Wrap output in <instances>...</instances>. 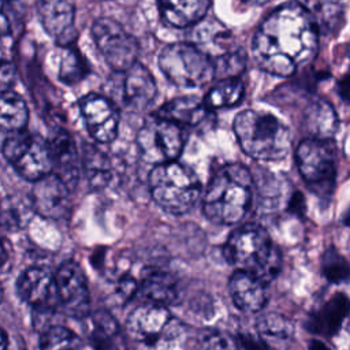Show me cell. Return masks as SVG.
Segmentation results:
<instances>
[{
  "label": "cell",
  "instance_id": "1",
  "mask_svg": "<svg viewBox=\"0 0 350 350\" xmlns=\"http://www.w3.org/2000/svg\"><path fill=\"white\" fill-rule=\"evenodd\" d=\"M319 29L313 14L301 3L290 1L273 10L252 40L256 64L276 77H291L317 53Z\"/></svg>",
  "mask_w": 350,
  "mask_h": 350
},
{
  "label": "cell",
  "instance_id": "2",
  "mask_svg": "<svg viewBox=\"0 0 350 350\" xmlns=\"http://www.w3.org/2000/svg\"><path fill=\"white\" fill-rule=\"evenodd\" d=\"M253 178L239 163L220 167L206 187L202 200L204 215L221 226L237 224L252 208Z\"/></svg>",
  "mask_w": 350,
  "mask_h": 350
},
{
  "label": "cell",
  "instance_id": "3",
  "mask_svg": "<svg viewBox=\"0 0 350 350\" xmlns=\"http://www.w3.org/2000/svg\"><path fill=\"white\" fill-rule=\"evenodd\" d=\"M223 254L228 264L258 279L272 282L282 269V254L265 228L247 223L234 230L224 243Z\"/></svg>",
  "mask_w": 350,
  "mask_h": 350
},
{
  "label": "cell",
  "instance_id": "4",
  "mask_svg": "<svg viewBox=\"0 0 350 350\" xmlns=\"http://www.w3.org/2000/svg\"><path fill=\"white\" fill-rule=\"evenodd\" d=\"M234 133L241 149L254 160L278 161L291 148L288 127L268 112L241 111L234 119Z\"/></svg>",
  "mask_w": 350,
  "mask_h": 350
},
{
  "label": "cell",
  "instance_id": "5",
  "mask_svg": "<svg viewBox=\"0 0 350 350\" xmlns=\"http://www.w3.org/2000/svg\"><path fill=\"white\" fill-rule=\"evenodd\" d=\"M148 180L154 202L171 215L187 213L201 196L202 187L198 176L178 161L154 165Z\"/></svg>",
  "mask_w": 350,
  "mask_h": 350
},
{
  "label": "cell",
  "instance_id": "6",
  "mask_svg": "<svg viewBox=\"0 0 350 350\" xmlns=\"http://www.w3.org/2000/svg\"><path fill=\"white\" fill-rule=\"evenodd\" d=\"M163 75L180 88H200L215 78L212 57L191 42L165 45L159 55Z\"/></svg>",
  "mask_w": 350,
  "mask_h": 350
},
{
  "label": "cell",
  "instance_id": "7",
  "mask_svg": "<svg viewBox=\"0 0 350 350\" xmlns=\"http://www.w3.org/2000/svg\"><path fill=\"white\" fill-rule=\"evenodd\" d=\"M339 153L335 141L304 138L295 149V164L305 183L320 196L332 191L338 174Z\"/></svg>",
  "mask_w": 350,
  "mask_h": 350
},
{
  "label": "cell",
  "instance_id": "8",
  "mask_svg": "<svg viewBox=\"0 0 350 350\" xmlns=\"http://www.w3.org/2000/svg\"><path fill=\"white\" fill-rule=\"evenodd\" d=\"M185 142V130L156 113L145 120L137 134V146L141 157L153 165L176 161Z\"/></svg>",
  "mask_w": 350,
  "mask_h": 350
},
{
  "label": "cell",
  "instance_id": "9",
  "mask_svg": "<svg viewBox=\"0 0 350 350\" xmlns=\"http://www.w3.org/2000/svg\"><path fill=\"white\" fill-rule=\"evenodd\" d=\"M3 154L15 171L25 179L36 182L52 172L48 144L26 130L12 133L3 145Z\"/></svg>",
  "mask_w": 350,
  "mask_h": 350
},
{
  "label": "cell",
  "instance_id": "10",
  "mask_svg": "<svg viewBox=\"0 0 350 350\" xmlns=\"http://www.w3.org/2000/svg\"><path fill=\"white\" fill-rule=\"evenodd\" d=\"M92 36L96 46L113 71L124 72L137 63L139 44L118 21L107 16L96 19L92 26Z\"/></svg>",
  "mask_w": 350,
  "mask_h": 350
},
{
  "label": "cell",
  "instance_id": "11",
  "mask_svg": "<svg viewBox=\"0 0 350 350\" xmlns=\"http://www.w3.org/2000/svg\"><path fill=\"white\" fill-rule=\"evenodd\" d=\"M59 306L71 317L82 319L89 313L90 295L82 268L74 262H63L55 273Z\"/></svg>",
  "mask_w": 350,
  "mask_h": 350
},
{
  "label": "cell",
  "instance_id": "12",
  "mask_svg": "<svg viewBox=\"0 0 350 350\" xmlns=\"http://www.w3.org/2000/svg\"><path fill=\"white\" fill-rule=\"evenodd\" d=\"M79 111L90 137L98 144H109L118 135L119 109L105 96L90 93L79 100Z\"/></svg>",
  "mask_w": 350,
  "mask_h": 350
},
{
  "label": "cell",
  "instance_id": "13",
  "mask_svg": "<svg viewBox=\"0 0 350 350\" xmlns=\"http://www.w3.org/2000/svg\"><path fill=\"white\" fill-rule=\"evenodd\" d=\"M16 290L37 313H53L59 308L55 278L44 268H27L18 279Z\"/></svg>",
  "mask_w": 350,
  "mask_h": 350
},
{
  "label": "cell",
  "instance_id": "14",
  "mask_svg": "<svg viewBox=\"0 0 350 350\" xmlns=\"http://www.w3.org/2000/svg\"><path fill=\"white\" fill-rule=\"evenodd\" d=\"M70 189L53 172L37 179L30 194L34 212L48 219L64 217L71 206Z\"/></svg>",
  "mask_w": 350,
  "mask_h": 350
},
{
  "label": "cell",
  "instance_id": "15",
  "mask_svg": "<svg viewBox=\"0 0 350 350\" xmlns=\"http://www.w3.org/2000/svg\"><path fill=\"white\" fill-rule=\"evenodd\" d=\"M38 16L45 31L57 45L70 48L77 37L75 5L72 0H40Z\"/></svg>",
  "mask_w": 350,
  "mask_h": 350
},
{
  "label": "cell",
  "instance_id": "16",
  "mask_svg": "<svg viewBox=\"0 0 350 350\" xmlns=\"http://www.w3.org/2000/svg\"><path fill=\"white\" fill-rule=\"evenodd\" d=\"M46 144L52 161V172L72 190L79 179V159L72 137L66 130L56 129L46 139Z\"/></svg>",
  "mask_w": 350,
  "mask_h": 350
},
{
  "label": "cell",
  "instance_id": "17",
  "mask_svg": "<svg viewBox=\"0 0 350 350\" xmlns=\"http://www.w3.org/2000/svg\"><path fill=\"white\" fill-rule=\"evenodd\" d=\"M171 320V314L164 306L148 304L131 312L127 319V329L137 340L153 343L161 339Z\"/></svg>",
  "mask_w": 350,
  "mask_h": 350
},
{
  "label": "cell",
  "instance_id": "18",
  "mask_svg": "<svg viewBox=\"0 0 350 350\" xmlns=\"http://www.w3.org/2000/svg\"><path fill=\"white\" fill-rule=\"evenodd\" d=\"M157 86L152 72L141 63L133 64L124 71L123 101L135 112H144L154 101Z\"/></svg>",
  "mask_w": 350,
  "mask_h": 350
},
{
  "label": "cell",
  "instance_id": "19",
  "mask_svg": "<svg viewBox=\"0 0 350 350\" xmlns=\"http://www.w3.org/2000/svg\"><path fill=\"white\" fill-rule=\"evenodd\" d=\"M228 291L234 305L245 313L260 312L267 304L265 284L245 271L237 269L231 275Z\"/></svg>",
  "mask_w": 350,
  "mask_h": 350
},
{
  "label": "cell",
  "instance_id": "20",
  "mask_svg": "<svg viewBox=\"0 0 350 350\" xmlns=\"http://www.w3.org/2000/svg\"><path fill=\"white\" fill-rule=\"evenodd\" d=\"M157 116L171 120L175 124L180 126L183 130L186 127L197 129L211 115V109L205 103L193 96H182L170 100L159 108L156 112Z\"/></svg>",
  "mask_w": 350,
  "mask_h": 350
},
{
  "label": "cell",
  "instance_id": "21",
  "mask_svg": "<svg viewBox=\"0 0 350 350\" xmlns=\"http://www.w3.org/2000/svg\"><path fill=\"white\" fill-rule=\"evenodd\" d=\"M212 0H159L163 21L178 29L200 23L211 7Z\"/></svg>",
  "mask_w": 350,
  "mask_h": 350
},
{
  "label": "cell",
  "instance_id": "22",
  "mask_svg": "<svg viewBox=\"0 0 350 350\" xmlns=\"http://www.w3.org/2000/svg\"><path fill=\"white\" fill-rule=\"evenodd\" d=\"M138 287L142 297L153 305L165 308L179 298V283L176 278L163 269L152 268L146 271Z\"/></svg>",
  "mask_w": 350,
  "mask_h": 350
},
{
  "label": "cell",
  "instance_id": "23",
  "mask_svg": "<svg viewBox=\"0 0 350 350\" xmlns=\"http://www.w3.org/2000/svg\"><path fill=\"white\" fill-rule=\"evenodd\" d=\"M338 127V115L328 101L316 98L309 103L304 112V129L309 138L331 139Z\"/></svg>",
  "mask_w": 350,
  "mask_h": 350
},
{
  "label": "cell",
  "instance_id": "24",
  "mask_svg": "<svg viewBox=\"0 0 350 350\" xmlns=\"http://www.w3.org/2000/svg\"><path fill=\"white\" fill-rule=\"evenodd\" d=\"M257 334L262 347L268 350H283L294 336V324L279 313H265L256 323Z\"/></svg>",
  "mask_w": 350,
  "mask_h": 350
},
{
  "label": "cell",
  "instance_id": "25",
  "mask_svg": "<svg viewBox=\"0 0 350 350\" xmlns=\"http://www.w3.org/2000/svg\"><path fill=\"white\" fill-rule=\"evenodd\" d=\"M349 310V301L345 294H335L313 317L309 329L321 335L335 334Z\"/></svg>",
  "mask_w": 350,
  "mask_h": 350
},
{
  "label": "cell",
  "instance_id": "26",
  "mask_svg": "<svg viewBox=\"0 0 350 350\" xmlns=\"http://www.w3.org/2000/svg\"><path fill=\"white\" fill-rule=\"evenodd\" d=\"M29 111L25 100L11 90L0 92V131L18 133L25 130Z\"/></svg>",
  "mask_w": 350,
  "mask_h": 350
},
{
  "label": "cell",
  "instance_id": "27",
  "mask_svg": "<svg viewBox=\"0 0 350 350\" xmlns=\"http://www.w3.org/2000/svg\"><path fill=\"white\" fill-rule=\"evenodd\" d=\"M82 165L86 179L93 189L105 187L112 179L111 160L107 153L94 145H85L82 150Z\"/></svg>",
  "mask_w": 350,
  "mask_h": 350
},
{
  "label": "cell",
  "instance_id": "28",
  "mask_svg": "<svg viewBox=\"0 0 350 350\" xmlns=\"http://www.w3.org/2000/svg\"><path fill=\"white\" fill-rule=\"evenodd\" d=\"M243 93L245 86L238 77L223 78L209 89L204 103L209 109L231 108L241 103Z\"/></svg>",
  "mask_w": 350,
  "mask_h": 350
},
{
  "label": "cell",
  "instance_id": "29",
  "mask_svg": "<svg viewBox=\"0 0 350 350\" xmlns=\"http://www.w3.org/2000/svg\"><path fill=\"white\" fill-rule=\"evenodd\" d=\"M33 208L30 202H26L18 196H10L0 201V226L18 230L22 228L31 216Z\"/></svg>",
  "mask_w": 350,
  "mask_h": 350
},
{
  "label": "cell",
  "instance_id": "30",
  "mask_svg": "<svg viewBox=\"0 0 350 350\" xmlns=\"http://www.w3.org/2000/svg\"><path fill=\"white\" fill-rule=\"evenodd\" d=\"M82 346L79 336L62 325L45 328L40 339L41 350H82Z\"/></svg>",
  "mask_w": 350,
  "mask_h": 350
},
{
  "label": "cell",
  "instance_id": "31",
  "mask_svg": "<svg viewBox=\"0 0 350 350\" xmlns=\"http://www.w3.org/2000/svg\"><path fill=\"white\" fill-rule=\"evenodd\" d=\"M88 74L89 66L83 56L72 48H66L59 68L60 81L67 85H74L82 81Z\"/></svg>",
  "mask_w": 350,
  "mask_h": 350
},
{
  "label": "cell",
  "instance_id": "32",
  "mask_svg": "<svg viewBox=\"0 0 350 350\" xmlns=\"http://www.w3.org/2000/svg\"><path fill=\"white\" fill-rule=\"evenodd\" d=\"M323 272L329 282L342 283L347 279L349 265L346 260L335 249H329L324 254Z\"/></svg>",
  "mask_w": 350,
  "mask_h": 350
},
{
  "label": "cell",
  "instance_id": "33",
  "mask_svg": "<svg viewBox=\"0 0 350 350\" xmlns=\"http://www.w3.org/2000/svg\"><path fill=\"white\" fill-rule=\"evenodd\" d=\"M204 350H238V345L228 334L213 331L205 336Z\"/></svg>",
  "mask_w": 350,
  "mask_h": 350
},
{
  "label": "cell",
  "instance_id": "34",
  "mask_svg": "<svg viewBox=\"0 0 350 350\" xmlns=\"http://www.w3.org/2000/svg\"><path fill=\"white\" fill-rule=\"evenodd\" d=\"M15 77V68L12 63L0 62V92H5Z\"/></svg>",
  "mask_w": 350,
  "mask_h": 350
},
{
  "label": "cell",
  "instance_id": "35",
  "mask_svg": "<svg viewBox=\"0 0 350 350\" xmlns=\"http://www.w3.org/2000/svg\"><path fill=\"white\" fill-rule=\"evenodd\" d=\"M137 283H135V280L134 279H123L122 282H120V287H119V290H120V294L122 295H124V297H133V294H134V291L137 290Z\"/></svg>",
  "mask_w": 350,
  "mask_h": 350
},
{
  "label": "cell",
  "instance_id": "36",
  "mask_svg": "<svg viewBox=\"0 0 350 350\" xmlns=\"http://www.w3.org/2000/svg\"><path fill=\"white\" fill-rule=\"evenodd\" d=\"M10 257V245L5 239L0 238V268L5 265Z\"/></svg>",
  "mask_w": 350,
  "mask_h": 350
},
{
  "label": "cell",
  "instance_id": "37",
  "mask_svg": "<svg viewBox=\"0 0 350 350\" xmlns=\"http://www.w3.org/2000/svg\"><path fill=\"white\" fill-rule=\"evenodd\" d=\"M309 350H329V349L324 343H321L320 340H313V342H310Z\"/></svg>",
  "mask_w": 350,
  "mask_h": 350
},
{
  "label": "cell",
  "instance_id": "38",
  "mask_svg": "<svg viewBox=\"0 0 350 350\" xmlns=\"http://www.w3.org/2000/svg\"><path fill=\"white\" fill-rule=\"evenodd\" d=\"M5 349H7V335L0 328V350H5Z\"/></svg>",
  "mask_w": 350,
  "mask_h": 350
},
{
  "label": "cell",
  "instance_id": "39",
  "mask_svg": "<svg viewBox=\"0 0 350 350\" xmlns=\"http://www.w3.org/2000/svg\"><path fill=\"white\" fill-rule=\"evenodd\" d=\"M242 1L249 3V4H254V5H261V4H265L269 0H242Z\"/></svg>",
  "mask_w": 350,
  "mask_h": 350
},
{
  "label": "cell",
  "instance_id": "40",
  "mask_svg": "<svg viewBox=\"0 0 350 350\" xmlns=\"http://www.w3.org/2000/svg\"><path fill=\"white\" fill-rule=\"evenodd\" d=\"M1 298H3V288H1V284H0V302H1Z\"/></svg>",
  "mask_w": 350,
  "mask_h": 350
},
{
  "label": "cell",
  "instance_id": "41",
  "mask_svg": "<svg viewBox=\"0 0 350 350\" xmlns=\"http://www.w3.org/2000/svg\"><path fill=\"white\" fill-rule=\"evenodd\" d=\"M3 4H4V0H0V11H1V8H3Z\"/></svg>",
  "mask_w": 350,
  "mask_h": 350
},
{
  "label": "cell",
  "instance_id": "42",
  "mask_svg": "<svg viewBox=\"0 0 350 350\" xmlns=\"http://www.w3.org/2000/svg\"><path fill=\"white\" fill-rule=\"evenodd\" d=\"M101 1H104V0H101Z\"/></svg>",
  "mask_w": 350,
  "mask_h": 350
}]
</instances>
